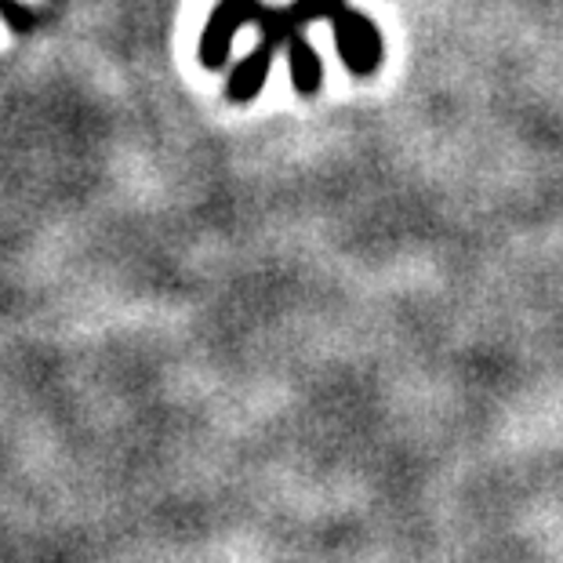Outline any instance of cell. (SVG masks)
Here are the masks:
<instances>
[{
    "label": "cell",
    "instance_id": "3957f363",
    "mask_svg": "<svg viewBox=\"0 0 563 563\" xmlns=\"http://www.w3.org/2000/svg\"><path fill=\"white\" fill-rule=\"evenodd\" d=\"M273 52H277V47H273L269 41H262L255 52H251V58H244V63L233 69L230 84H225V95H230L233 102H251L262 88H266Z\"/></svg>",
    "mask_w": 563,
    "mask_h": 563
},
{
    "label": "cell",
    "instance_id": "277c9868",
    "mask_svg": "<svg viewBox=\"0 0 563 563\" xmlns=\"http://www.w3.org/2000/svg\"><path fill=\"white\" fill-rule=\"evenodd\" d=\"M287 63H291V80H295L298 95H317L320 91L323 63H320V55L302 37H295L291 44H287Z\"/></svg>",
    "mask_w": 563,
    "mask_h": 563
},
{
    "label": "cell",
    "instance_id": "5b68a950",
    "mask_svg": "<svg viewBox=\"0 0 563 563\" xmlns=\"http://www.w3.org/2000/svg\"><path fill=\"white\" fill-rule=\"evenodd\" d=\"M0 11H4V15H8V22H11V26H15V30H26L30 26V15H26V11H19L15 4H11V0H0Z\"/></svg>",
    "mask_w": 563,
    "mask_h": 563
},
{
    "label": "cell",
    "instance_id": "7a4b0ae2",
    "mask_svg": "<svg viewBox=\"0 0 563 563\" xmlns=\"http://www.w3.org/2000/svg\"><path fill=\"white\" fill-rule=\"evenodd\" d=\"M262 0H219L211 11V22L200 37V63L208 69H222L225 58H230L233 37L251 22H258L262 15Z\"/></svg>",
    "mask_w": 563,
    "mask_h": 563
},
{
    "label": "cell",
    "instance_id": "6da1fadb",
    "mask_svg": "<svg viewBox=\"0 0 563 563\" xmlns=\"http://www.w3.org/2000/svg\"><path fill=\"white\" fill-rule=\"evenodd\" d=\"M334 26V47H339V58L345 63L353 77H371L382 66V33L361 11L345 8L342 15L331 19Z\"/></svg>",
    "mask_w": 563,
    "mask_h": 563
}]
</instances>
